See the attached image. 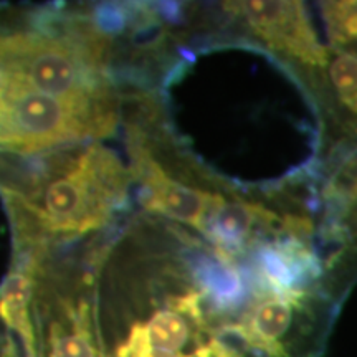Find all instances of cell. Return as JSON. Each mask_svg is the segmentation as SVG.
Instances as JSON below:
<instances>
[{
  "label": "cell",
  "mask_w": 357,
  "mask_h": 357,
  "mask_svg": "<svg viewBox=\"0 0 357 357\" xmlns=\"http://www.w3.org/2000/svg\"><path fill=\"white\" fill-rule=\"evenodd\" d=\"M129 172L116 154L89 144L77 154H56L32 194L7 199L17 245L38 255L45 238L78 236L105 227L126 204Z\"/></svg>",
  "instance_id": "6da1fadb"
},
{
  "label": "cell",
  "mask_w": 357,
  "mask_h": 357,
  "mask_svg": "<svg viewBox=\"0 0 357 357\" xmlns=\"http://www.w3.org/2000/svg\"><path fill=\"white\" fill-rule=\"evenodd\" d=\"M106 48L93 20L42 17L38 30L0 35V78L68 100L113 96Z\"/></svg>",
  "instance_id": "7a4b0ae2"
},
{
  "label": "cell",
  "mask_w": 357,
  "mask_h": 357,
  "mask_svg": "<svg viewBox=\"0 0 357 357\" xmlns=\"http://www.w3.org/2000/svg\"><path fill=\"white\" fill-rule=\"evenodd\" d=\"M118 123L114 96L68 100L0 78V147L32 154L109 136Z\"/></svg>",
  "instance_id": "3957f363"
},
{
  "label": "cell",
  "mask_w": 357,
  "mask_h": 357,
  "mask_svg": "<svg viewBox=\"0 0 357 357\" xmlns=\"http://www.w3.org/2000/svg\"><path fill=\"white\" fill-rule=\"evenodd\" d=\"M235 19L243 22L255 37L288 60L324 68L329 50L323 47L312 29L303 2L291 0H255L223 3Z\"/></svg>",
  "instance_id": "277c9868"
},
{
  "label": "cell",
  "mask_w": 357,
  "mask_h": 357,
  "mask_svg": "<svg viewBox=\"0 0 357 357\" xmlns=\"http://www.w3.org/2000/svg\"><path fill=\"white\" fill-rule=\"evenodd\" d=\"M132 174L141 182V202L151 212L172 218L202 231L205 217L211 212L217 194L192 189L164 171L149 151L132 146Z\"/></svg>",
  "instance_id": "5b68a950"
},
{
  "label": "cell",
  "mask_w": 357,
  "mask_h": 357,
  "mask_svg": "<svg viewBox=\"0 0 357 357\" xmlns=\"http://www.w3.org/2000/svg\"><path fill=\"white\" fill-rule=\"evenodd\" d=\"M342 238L357 243V146L349 149L328 190Z\"/></svg>",
  "instance_id": "8992f818"
},
{
  "label": "cell",
  "mask_w": 357,
  "mask_h": 357,
  "mask_svg": "<svg viewBox=\"0 0 357 357\" xmlns=\"http://www.w3.org/2000/svg\"><path fill=\"white\" fill-rule=\"evenodd\" d=\"M323 15L333 50L357 56V2H324Z\"/></svg>",
  "instance_id": "52a82bcc"
},
{
  "label": "cell",
  "mask_w": 357,
  "mask_h": 357,
  "mask_svg": "<svg viewBox=\"0 0 357 357\" xmlns=\"http://www.w3.org/2000/svg\"><path fill=\"white\" fill-rule=\"evenodd\" d=\"M0 357H24V351L19 341H13V334L8 333L0 339Z\"/></svg>",
  "instance_id": "ba28073f"
}]
</instances>
